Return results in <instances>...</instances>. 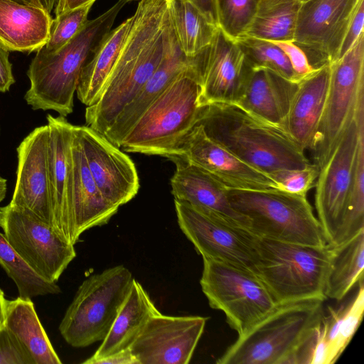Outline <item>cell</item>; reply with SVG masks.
<instances>
[{"mask_svg":"<svg viewBox=\"0 0 364 364\" xmlns=\"http://www.w3.org/2000/svg\"><path fill=\"white\" fill-rule=\"evenodd\" d=\"M129 33L86 125L104 134L156 70L175 38L168 0H139Z\"/></svg>","mask_w":364,"mask_h":364,"instance_id":"1","label":"cell"},{"mask_svg":"<svg viewBox=\"0 0 364 364\" xmlns=\"http://www.w3.org/2000/svg\"><path fill=\"white\" fill-rule=\"evenodd\" d=\"M196 124L237 158L271 177L284 169L311 164L304 151L280 127L232 104L202 106Z\"/></svg>","mask_w":364,"mask_h":364,"instance_id":"2","label":"cell"},{"mask_svg":"<svg viewBox=\"0 0 364 364\" xmlns=\"http://www.w3.org/2000/svg\"><path fill=\"white\" fill-rule=\"evenodd\" d=\"M129 0H118L59 50H36L27 75L31 85L24 99L34 110H53L66 117L73 111V98L82 71L112 30L121 9Z\"/></svg>","mask_w":364,"mask_h":364,"instance_id":"3","label":"cell"},{"mask_svg":"<svg viewBox=\"0 0 364 364\" xmlns=\"http://www.w3.org/2000/svg\"><path fill=\"white\" fill-rule=\"evenodd\" d=\"M196 66L178 75L149 105L121 143L127 152L174 154L196 125L201 106Z\"/></svg>","mask_w":364,"mask_h":364,"instance_id":"4","label":"cell"},{"mask_svg":"<svg viewBox=\"0 0 364 364\" xmlns=\"http://www.w3.org/2000/svg\"><path fill=\"white\" fill-rule=\"evenodd\" d=\"M256 274L278 304L325 301L332 248L269 240L253 234Z\"/></svg>","mask_w":364,"mask_h":364,"instance_id":"5","label":"cell"},{"mask_svg":"<svg viewBox=\"0 0 364 364\" xmlns=\"http://www.w3.org/2000/svg\"><path fill=\"white\" fill-rule=\"evenodd\" d=\"M228 199L249 221V230L267 239L314 246L328 244L306 195L276 188L242 190L226 187Z\"/></svg>","mask_w":364,"mask_h":364,"instance_id":"6","label":"cell"},{"mask_svg":"<svg viewBox=\"0 0 364 364\" xmlns=\"http://www.w3.org/2000/svg\"><path fill=\"white\" fill-rule=\"evenodd\" d=\"M323 300L278 304L245 333L238 336L218 364H285L322 315Z\"/></svg>","mask_w":364,"mask_h":364,"instance_id":"7","label":"cell"},{"mask_svg":"<svg viewBox=\"0 0 364 364\" xmlns=\"http://www.w3.org/2000/svg\"><path fill=\"white\" fill-rule=\"evenodd\" d=\"M134 279L128 268L117 265L85 279L59 326L65 341L75 348L102 341L129 294Z\"/></svg>","mask_w":364,"mask_h":364,"instance_id":"8","label":"cell"},{"mask_svg":"<svg viewBox=\"0 0 364 364\" xmlns=\"http://www.w3.org/2000/svg\"><path fill=\"white\" fill-rule=\"evenodd\" d=\"M329 68L324 108L311 151L319 169L364 107V33L344 55L329 63Z\"/></svg>","mask_w":364,"mask_h":364,"instance_id":"9","label":"cell"},{"mask_svg":"<svg viewBox=\"0 0 364 364\" xmlns=\"http://www.w3.org/2000/svg\"><path fill=\"white\" fill-rule=\"evenodd\" d=\"M202 257V291L210 306L225 314L227 323L238 336L245 333L278 305L254 272Z\"/></svg>","mask_w":364,"mask_h":364,"instance_id":"10","label":"cell"},{"mask_svg":"<svg viewBox=\"0 0 364 364\" xmlns=\"http://www.w3.org/2000/svg\"><path fill=\"white\" fill-rule=\"evenodd\" d=\"M0 228L21 258L49 282L56 283L76 257L73 245L27 208L10 203L1 207Z\"/></svg>","mask_w":364,"mask_h":364,"instance_id":"11","label":"cell"},{"mask_svg":"<svg viewBox=\"0 0 364 364\" xmlns=\"http://www.w3.org/2000/svg\"><path fill=\"white\" fill-rule=\"evenodd\" d=\"M364 129V107L351 121L333 152L319 169L316 181L317 218L328 244L333 246L341 226L353 181L360 131Z\"/></svg>","mask_w":364,"mask_h":364,"instance_id":"12","label":"cell"},{"mask_svg":"<svg viewBox=\"0 0 364 364\" xmlns=\"http://www.w3.org/2000/svg\"><path fill=\"white\" fill-rule=\"evenodd\" d=\"M174 204L181 230L202 257L256 274L252 232L219 221L185 202L174 200Z\"/></svg>","mask_w":364,"mask_h":364,"instance_id":"13","label":"cell"},{"mask_svg":"<svg viewBox=\"0 0 364 364\" xmlns=\"http://www.w3.org/2000/svg\"><path fill=\"white\" fill-rule=\"evenodd\" d=\"M360 0L301 2L294 42L314 68L338 58L347 26Z\"/></svg>","mask_w":364,"mask_h":364,"instance_id":"14","label":"cell"},{"mask_svg":"<svg viewBox=\"0 0 364 364\" xmlns=\"http://www.w3.org/2000/svg\"><path fill=\"white\" fill-rule=\"evenodd\" d=\"M208 318L171 316L161 312L146 323L130 349L139 364L188 363Z\"/></svg>","mask_w":364,"mask_h":364,"instance_id":"15","label":"cell"},{"mask_svg":"<svg viewBox=\"0 0 364 364\" xmlns=\"http://www.w3.org/2000/svg\"><path fill=\"white\" fill-rule=\"evenodd\" d=\"M91 175L104 198L119 208L129 202L139 189L134 163L105 135L85 126L73 125Z\"/></svg>","mask_w":364,"mask_h":364,"instance_id":"16","label":"cell"},{"mask_svg":"<svg viewBox=\"0 0 364 364\" xmlns=\"http://www.w3.org/2000/svg\"><path fill=\"white\" fill-rule=\"evenodd\" d=\"M199 104H235L249 68L237 41L218 28L211 42L196 55Z\"/></svg>","mask_w":364,"mask_h":364,"instance_id":"17","label":"cell"},{"mask_svg":"<svg viewBox=\"0 0 364 364\" xmlns=\"http://www.w3.org/2000/svg\"><path fill=\"white\" fill-rule=\"evenodd\" d=\"M174 154L183 156L227 188L277 189V185L272 177L247 164L211 139L200 124H196L184 137Z\"/></svg>","mask_w":364,"mask_h":364,"instance_id":"18","label":"cell"},{"mask_svg":"<svg viewBox=\"0 0 364 364\" xmlns=\"http://www.w3.org/2000/svg\"><path fill=\"white\" fill-rule=\"evenodd\" d=\"M48 141L46 124L34 129L17 147L16 181L9 203L30 210L53 228L48 176Z\"/></svg>","mask_w":364,"mask_h":364,"instance_id":"19","label":"cell"},{"mask_svg":"<svg viewBox=\"0 0 364 364\" xmlns=\"http://www.w3.org/2000/svg\"><path fill=\"white\" fill-rule=\"evenodd\" d=\"M176 166L171 178L174 200L185 202L223 223L249 230V221L232 206L226 186L179 154L168 156Z\"/></svg>","mask_w":364,"mask_h":364,"instance_id":"20","label":"cell"},{"mask_svg":"<svg viewBox=\"0 0 364 364\" xmlns=\"http://www.w3.org/2000/svg\"><path fill=\"white\" fill-rule=\"evenodd\" d=\"M70 150L72 186L67 241L74 245L85 231L107 223L119 208L108 202L97 186L73 125Z\"/></svg>","mask_w":364,"mask_h":364,"instance_id":"21","label":"cell"},{"mask_svg":"<svg viewBox=\"0 0 364 364\" xmlns=\"http://www.w3.org/2000/svg\"><path fill=\"white\" fill-rule=\"evenodd\" d=\"M47 121L48 176L53 228L67 241L70 218L73 124L65 117H55L49 114Z\"/></svg>","mask_w":364,"mask_h":364,"instance_id":"22","label":"cell"},{"mask_svg":"<svg viewBox=\"0 0 364 364\" xmlns=\"http://www.w3.org/2000/svg\"><path fill=\"white\" fill-rule=\"evenodd\" d=\"M329 63L297 82L281 127L305 151H311L323 114L329 82Z\"/></svg>","mask_w":364,"mask_h":364,"instance_id":"23","label":"cell"},{"mask_svg":"<svg viewBox=\"0 0 364 364\" xmlns=\"http://www.w3.org/2000/svg\"><path fill=\"white\" fill-rule=\"evenodd\" d=\"M297 82L269 69L249 65L241 93L232 105L263 121L281 127Z\"/></svg>","mask_w":364,"mask_h":364,"instance_id":"24","label":"cell"},{"mask_svg":"<svg viewBox=\"0 0 364 364\" xmlns=\"http://www.w3.org/2000/svg\"><path fill=\"white\" fill-rule=\"evenodd\" d=\"M196 65V56L187 57L179 48L175 37L156 70L103 135L120 148L124 138L149 105L178 75Z\"/></svg>","mask_w":364,"mask_h":364,"instance_id":"25","label":"cell"},{"mask_svg":"<svg viewBox=\"0 0 364 364\" xmlns=\"http://www.w3.org/2000/svg\"><path fill=\"white\" fill-rule=\"evenodd\" d=\"M52 21L41 6L0 0V43L9 51H36L47 42Z\"/></svg>","mask_w":364,"mask_h":364,"instance_id":"26","label":"cell"},{"mask_svg":"<svg viewBox=\"0 0 364 364\" xmlns=\"http://www.w3.org/2000/svg\"><path fill=\"white\" fill-rule=\"evenodd\" d=\"M159 312L146 291L134 279L109 333L95 353L82 363L92 364L96 360L129 348L148 321Z\"/></svg>","mask_w":364,"mask_h":364,"instance_id":"27","label":"cell"},{"mask_svg":"<svg viewBox=\"0 0 364 364\" xmlns=\"http://www.w3.org/2000/svg\"><path fill=\"white\" fill-rule=\"evenodd\" d=\"M134 21V16L112 29L84 67L77 87L78 100L87 107L101 95Z\"/></svg>","mask_w":364,"mask_h":364,"instance_id":"28","label":"cell"},{"mask_svg":"<svg viewBox=\"0 0 364 364\" xmlns=\"http://www.w3.org/2000/svg\"><path fill=\"white\" fill-rule=\"evenodd\" d=\"M363 279L357 284L352 296L338 306H328L321 318V342L325 364H333L340 358L358 330L363 316Z\"/></svg>","mask_w":364,"mask_h":364,"instance_id":"29","label":"cell"},{"mask_svg":"<svg viewBox=\"0 0 364 364\" xmlns=\"http://www.w3.org/2000/svg\"><path fill=\"white\" fill-rule=\"evenodd\" d=\"M5 326L17 338L35 364H60L31 299L6 301Z\"/></svg>","mask_w":364,"mask_h":364,"instance_id":"30","label":"cell"},{"mask_svg":"<svg viewBox=\"0 0 364 364\" xmlns=\"http://www.w3.org/2000/svg\"><path fill=\"white\" fill-rule=\"evenodd\" d=\"M331 248L324 294L326 299L340 301L363 279L364 230Z\"/></svg>","mask_w":364,"mask_h":364,"instance_id":"31","label":"cell"},{"mask_svg":"<svg viewBox=\"0 0 364 364\" xmlns=\"http://www.w3.org/2000/svg\"><path fill=\"white\" fill-rule=\"evenodd\" d=\"M174 35L179 48L193 58L211 43L218 28L187 0H168Z\"/></svg>","mask_w":364,"mask_h":364,"instance_id":"32","label":"cell"},{"mask_svg":"<svg viewBox=\"0 0 364 364\" xmlns=\"http://www.w3.org/2000/svg\"><path fill=\"white\" fill-rule=\"evenodd\" d=\"M301 4L299 0H259L245 36L267 41H294Z\"/></svg>","mask_w":364,"mask_h":364,"instance_id":"33","label":"cell"},{"mask_svg":"<svg viewBox=\"0 0 364 364\" xmlns=\"http://www.w3.org/2000/svg\"><path fill=\"white\" fill-rule=\"evenodd\" d=\"M0 265L15 283L20 297L31 299L61 291L56 283L46 281L37 274L1 232Z\"/></svg>","mask_w":364,"mask_h":364,"instance_id":"34","label":"cell"},{"mask_svg":"<svg viewBox=\"0 0 364 364\" xmlns=\"http://www.w3.org/2000/svg\"><path fill=\"white\" fill-rule=\"evenodd\" d=\"M364 230V129L360 132L351 188L341 226L333 246Z\"/></svg>","mask_w":364,"mask_h":364,"instance_id":"35","label":"cell"},{"mask_svg":"<svg viewBox=\"0 0 364 364\" xmlns=\"http://www.w3.org/2000/svg\"><path fill=\"white\" fill-rule=\"evenodd\" d=\"M236 41L250 66L267 68L284 78L298 82L287 55L273 43L247 36Z\"/></svg>","mask_w":364,"mask_h":364,"instance_id":"36","label":"cell"},{"mask_svg":"<svg viewBox=\"0 0 364 364\" xmlns=\"http://www.w3.org/2000/svg\"><path fill=\"white\" fill-rule=\"evenodd\" d=\"M259 0H216L218 28L236 41L246 35Z\"/></svg>","mask_w":364,"mask_h":364,"instance_id":"37","label":"cell"},{"mask_svg":"<svg viewBox=\"0 0 364 364\" xmlns=\"http://www.w3.org/2000/svg\"><path fill=\"white\" fill-rule=\"evenodd\" d=\"M94 3L70 10L53 18L49 36L41 48L48 53L55 52L73 39L88 21V14Z\"/></svg>","mask_w":364,"mask_h":364,"instance_id":"38","label":"cell"},{"mask_svg":"<svg viewBox=\"0 0 364 364\" xmlns=\"http://www.w3.org/2000/svg\"><path fill=\"white\" fill-rule=\"evenodd\" d=\"M319 168L314 163L303 168L279 171L271 177L276 182L277 189L291 193L306 195L316 183Z\"/></svg>","mask_w":364,"mask_h":364,"instance_id":"39","label":"cell"},{"mask_svg":"<svg viewBox=\"0 0 364 364\" xmlns=\"http://www.w3.org/2000/svg\"><path fill=\"white\" fill-rule=\"evenodd\" d=\"M0 364H35L31 355L5 325L0 328Z\"/></svg>","mask_w":364,"mask_h":364,"instance_id":"40","label":"cell"},{"mask_svg":"<svg viewBox=\"0 0 364 364\" xmlns=\"http://www.w3.org/2000/svg\"><path fill=\"white\" fill-rule=\"evenodd\" d=\"M278 46L287 55L298 82L315 68L304 50L294 41H269Z\"/></svg>","mask_w":364,"mask_h":364,"instance_id":"41","label":"cell"},{"mask_svg":"<svg viewBox=\"0 0 364 364\" xmlns=\"http://www.w3.org/2000/svg\"><path fill=\"white\" fill-rule=\"evenodd\" d=\"M364 0H360L347 26L338 58L344 55L364 33ZM337 58V59H338Z\"/></svg>","mask_w":364,"mask_h":364,"instance_id":"42","label":"cell"},{"mask_svg":"<svg viewBox=\"0 0 364 364\" xmlns=\"http://www.w3.org/2000/svg\"><path fill=\"white\" fill-rule=\"evenodd\" d=\"M9 56V50L0 43V92L9 91L15 82Z\"/></svg>","mask_w":364,"mask_h":364,"instance_id":"43","label":"cell"},{"mask_svg":"<svg viewBox=\"0 0 364 364\" xmlns=\"http://www.w3.org/2000/svg\"><path fill=\"white\" fill-rule=\"evenodd\" d=\"M92 364H139V363L129 347L103 358L96 360Z\"/></svg>","mask_w":364,"mask_h":364,"instance_id":"44","label":"cell"},{"mask_svg":"<svg viewBox=\"0 0 364 364\" xmlns=\"http://www.w3.org/2000/svg\"><path fill=\"white\" fill-rule=\"evenodd\" d=\"M194 5L212 23L218 27L216 0H187Z\"/></svg>","mask_w":364,"mask_h":364,"instance_id":"45","label":"cell"},{"mask_svg":"<svg viewBox=\"0 0 364 364\" xmlns=\"http://www.w3.org/2000/svg\"><path fill=\"white\" fill-rule=\"evenodd\" d=\"M96 0H58L53 10L55 16H59L66 11L85 6L90 3H95Z\"/></svg>","mask_w":364,"mask_h":364,"instance_id":"46","label":"cell"},{"mask_svg":"<svg viewBox=\"0 0 364 364\" xmlns=\"http://www.w3.org/2000/svg\"><path fill=\"white\" fill-rule=\"evenodd\" d=\"M6 301L4 291L0 289V328L5 325Z\"/></svg>","mask_w":364,"mask_h":364,"instance_id":"47","label":"cell"},{"mask_svg":"<svg viewBox=\"0 0 364 364\" xmlns=\"http://www.w3.org/2000/svg\"><path fill=\"white\" fill-rule=\"evenodd\" d=\"M41 6L50 14L53 11L57 0H39Z\"/></svg>","mask_w":364,"mask_h":364,"instance_id":"48","label":"cell"},{"mask_svg":"<svg viewBox=\"0 0 364 364\" xmlns=\"http://www.w3.org/2000/svg\"><path fill=\"white\" fill-rule=\"evenodd\" d=\"M7 181L6 179L0 176V202H1L6 194Z\"/></svg>","mask_w":364,"mask_h":364,"instance_id":"49","label":"cell"},{"mask_svg":"<svg viewBox=\"0 0 364 364\" xmlns=\"http://www.w3.org/2000/svg\"><path fill=\"white\" fill-rule=\"evenodd\" d=\"M18 2L27 4V5H31V6H41V4L39 0H15Z\"/></svg>","mask_w":364,"mask_h":364,"instance_id":"50","label":"cell"},{"mask_svg":"<svg viewBox=\"0 0 364 364\" xmlns=\"http://www.w3.org/2000/svg\"><path fill=\"white\" fill-rule=\"evenodd\" d=\"M300 2H304V1H306L307 0H299Z\"/></svg>","mask_w":364,"mask_h":364,"instance_id":"51","label":"cell"},{"mask_svg":"<svg viewBox=\"0 0 364 364\" xmlns=\"http://www.w3.org/2000/svg\"><path fill=\"white\" fill-rule=\"evenodd\" d=\"M129 1H132V0H129Z\"/></svg>","mask_w":364,"mask_h":364,"instance_id":"52","label":"cell"},{"mask_svg":"<svg viewBox=\"0 0 364 364\" xmlns=\"http://www.w3.org/2000/svg\"><path fill=\"white\" fill-rule=\"evenodd\" d=\"M57 1H58V0H57Z\"/></svg>","mask_w":364,"mask_h":364,"instance_id":"53","label":"cell"}]
</instances>
